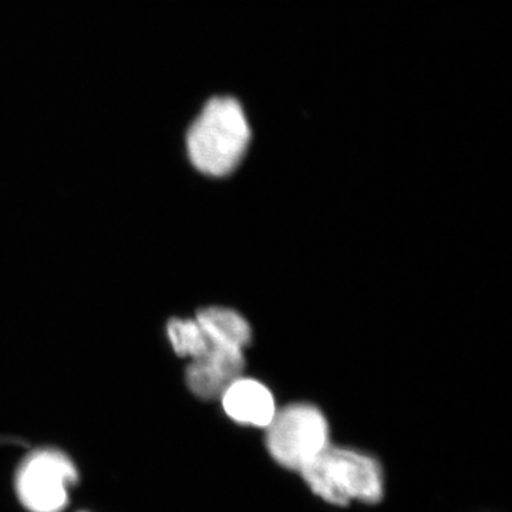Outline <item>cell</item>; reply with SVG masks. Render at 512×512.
<instances>
[{
	"mask_svg": "<svg viewBox=\"0 0 512 512\" xmlns=\"http://www.w3.org/2000/svg\"><path fill=\"white\" fill-rule=\"evenodd\" d=\"M299 474L316 497L336 507L352 503L377 504L386 491L380 461L352 447L330 444Z\"/></svg>",
	"mask_w": 512,
	"mask_h": 512,
	"instance_id": "1",
	"label": "cell"
},
{
	"mask_svg": "<svg viewBox=\"0 0 512 512\" xmlns=\"http://www.w3.org/2000/svg\"><path fill=\"white\" fill-rule=\"evenodd\" d=\"M251 130L244 110L231 97L212 99L187 136L191 163L211 177L231 174L247 153Z\"/></svg>",
	"mask_w": 512,
	"mask_h": 512,
	"instance_id": "2",
	"label": "cell"
},
{
	"mask_svg": "<svg viewBox=\"0 0 512 512\" xmlns=\"http://www.w3.org/2000/svg\"><path fill=\"white\" fill-rule=\"evenodd\" d=\"M265 431L269 456L278 466L295 473H301L332 444L328 419L308 403L278 409Z\"/></svg>",
	"mask_w": 512,
	"mask_h": 512,
	"instance_id": "3",
	"label": "cell"
},
{
	"mask_svg": "<svg viewBox=\"0 0 512 512\" xmlns=\"http://www.w3.org/2000/svg\"><path fill=\"white\" fill-rule=\"evenodd\" d=\"M77 481L70 458L56 450L30 454L16 476L20 503L30 512H60L69 500V488Z\"/></svg>",
	"mask_w": 512,
	"mask_h": 512,
	"instance_id": "4",
	"label": "cell"
},
{
	"mask_svg": "<svg viewBox=\"0 0 512 512\" xmlns=\"http://www.w3.org/2000/svg\"><path fill=\"white\" fill-rule=\"evenodd\" d=\"M245 369L244 350L212 345L204 356L192 360L185 380L195 396L202 400L221 399L222 393Z\"/></svg>",
	"mask_w": 512,
	"mask_h": 512,
	"instance_id": "5",
	"label": "cell"
},
{
	"mask_svg": "<svg viewBox=\"0 0 512 512\" xmlns=\"http://www.w3.org/2000/svg\"><path fill=\"white\" fill-rule=\"evenodd\" d=\"M222 407L229 419L245 427L266 429L278 407L271 390L264 383L239 377L222 393Z\"/></svg>",
	"mask_w": 512,
	"mask_h": 512,
	"instance_id": "6",
	"label": "cell"
},
{
	"mask_svg": "<svg viewBox=\"0 0 512 512\" xmlns=\"http://www.w3.org/2000/svg\"><path fill=\"white\" fill-rule=\"evenodd\" d=\"M197 322L212 345L244 350L251 342V326L238 312L228 308H207L198 312Z\"/></svg>",
	"mask_w": 512,
	"mask_h": 512,
	"instance_id": "7",
	"label": "cell"
},
{
	"mask_svg": "<svg viewBox=\"0 0 512 512\" xmlns=\"http://www.w3.org/2000/svg\"><path fill=\"white\" fill-rule=\"evenodd\" d=\"M167 335L178 356L191 357L194 360L204 356L212 348L210 339L197 319L170 320Z\"/></svg>",
	"mask_w": 512,
	"mask_h": 512,
	"instance_id": "8",
	"label": "cell"
}]
</instances>
